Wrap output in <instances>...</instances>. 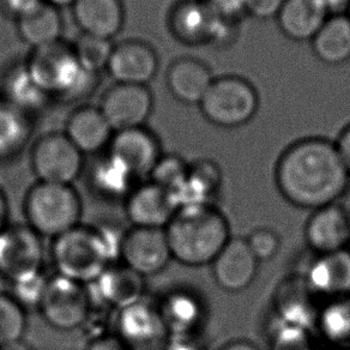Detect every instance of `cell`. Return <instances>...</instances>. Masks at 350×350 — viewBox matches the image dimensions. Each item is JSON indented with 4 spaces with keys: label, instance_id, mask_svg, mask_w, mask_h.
<instances>
[{
    "label": "cell",
    "instance_id": "obj_1",
    "mask_svg": "<svg viewBox=\"0 0 350 350\" xmlns=\"http://www.w3.org/2000/svg\"><path fill=\"white\" fill-rule=\"evenodd\" d=\"M275 181L288 203L301 209L335 204L350 184L335 142L321 137L293 143L280 156Z\"/></svg>",
    "mask_w": 350,
    "mask_h": 350
},
{
    "label": "cell",
    "instance_id": "obj_2",
    "mask_svg": "<svg viewBox=\"0 0 350 350\" xmlns=\"http://www.w3.org/2000/svg\"><path fill=\"white\" fill-rule=\"evenodd\" d=\"M124 232L108 226L78 224L52 240L51 258L60 276L89 286L119 262Z\"/></svg>",
    "mask_w": 350,
    "mask_h": 350
},
{
    "label": "cell",
    "instance_id": "obj_3",
    "mask_svg": "<svg viewBox=\"0 0 350 350\" xmlns=\"http://www.w3.org/2000/svg\"><path fill=\"white\" fill-rule=\"evenodd\" d=\"M165 232L172 258L191 268L210 265L232 238L228 219L215 204L180 206Z\"/></svg>",
    "mask_w": 350,
    "mask_h": 350
},
{
    "label": "cell",
    "instance_id": "obj_4",
    "mask_svg": "<svg viewBox=\"0 0 350 350\" xmlns=\"http://www.w3.org/2000/svg\"><path fill=\"white\" fill-rule=\"evenodd\" d=\"M25 66L33 82L49 98L76 100L94 92L96 75L84 71L75 57L72 46L62 40L34 49Z\"/></svg>",
    "mask_w": 350,
    "mask_h": 350
},
{
    "label": "cell",
    "instance_id": "obj_5",
    "mask_svg": "<svg viewBox=\"0 0 350 350\" xmlns=\"http://www.w3.org/2000/svg\"><path fill=\"white\" fill-rule=\"evenodd\" d=\"M23 214L41 238L53 240L81 224L82 198L72 185L36 181L25 193Z\"/></svg>",
    "mask_w": 350,
    "mask_h": 350
},
{
    "label": "cell",
    "instance_id": "obj_6",
    "mask_svg": "<svg viewBox=\"0 0 350 350\" xmlns=\"http://www.w3.org/2000/svg\"><path fill=\"white\" fill-rule=\"evenodd\" d=\"M200 108L210 124L233 130L246 125L257 114L259 95L246 78L227 75L215 78Z\"/></svg>",
    "mask_w": 350,
    "mask_h": 350
},
{
    "label": "cell",
    "instance_id": "obj_7",
    "mask_svg": "<svg viewBox=\"0 0 350 350\" xmlns=\"http://www.w3.org/2000/svg\"><path fill=\"white\" fill-rule=\"evenodd\" d=\"M168 25L175 39L189 46L228 44L235 31V23L222 18L208 0H179Z\"/></svg>",
    "mask_w": 350,
    "mask_h": 350
},
{
    "label": "cell",
    "instance_id": "obj_8",
    "mask_svg": "<svg viewBox=\"0 0 350 350\" xmlns=\"http://www.w3.org/2000/svg\"><path fill=\"white\" fill-rule=\"evenodd\" d=\"M92 308L87 286L55 273L47 280L38 311L54 330L70 332L85 325Z\"/></svg>",
    "mask_w": 350,
    "mask_h": 350
},
{
    "label": "cell",
    "instance_id": "obj_9",
    "mask_svg": "<svg viewBox=\"0 0 350 350\" xmlns=\"http://www.w3.org/2000/svg\"><path fill=\"white\" fill-rule=\"evenodd\" d=\"M42 238L27 224H8L0 232V276L10 284L44 273Z\"/></svg>",
    "mask_w": 350,
    "mask_h": 350
},
{
    "label": "cell",
    "instance_id": "obj_10",
    "mask_svg": "<svg viewBox=\"0 0 350 350\" xmlns=\"http://www.w3.org/2000/svg\"><path fill=\"white\" fill-rule=\"evenodd\" d=\"M30 167L38 181L72 185L84 170V155L64 132H51L35 142Z\"/></svg>",
    "mask_w": 350,
    "mask_h": 350
},
{
    "label": "cell",
    "instance_id": "obj_11",
    "mask_svg": "<svg viewBox=\"0 0 350 350\" xmlns=\"http://www.w3.org/2000/svg\"><path fill=\"white\" fill-rule=\"evenodd\" d=\"M113 325L129 350H163L170 338L157 305L144 299L118 311Z\"/></svg>",
    "mask_w": 350,
    "mask_h": 350
},
{
    "label": "cell",
    "instance_id": "obj_12",
    "mask_svg": "<svg viewBox=\"0 0 350 350\" xmlns=\"http://www.w3.org/2000/svg\"><path fill=\"white\" fill-rule=\"evenodd\" d=\"M173 260L165 229L131 227L120 243L119 262L143 278L162 273Z\"/></svg>",
    "mask_w": 350,
    "mask_h": 350
},
{
    "label": "cell",
    "instance_id": "obj_13",
    "mask_svg": "<svg viewBox=\"0 0 350 350\" xmlns=\"http://www.w3.org/2000/svg\"><path fill=\"white\" fill-rule=\"evenodd\" d=\"M152 108L154 98L146 85L116 83L103 94L100 111L118 132L144 126Z\"/></svg>",
    "mask_w": 350,
    "mask_h": 350
},
{
    "label": "cell",
    "instance_id": "obj_14",
    "mask_svg": "<svg viewBox=\"0 0 350 350\" xmlns=\"http://www.w3.org/2000/svg\"><path fill=\"white\" fill-rule=\"evenodd\" d=\"M124 203V213L131 227L165 229L179 209L170 192L151 181H142Z\"/></svg>",
    "mask_w": 350,
    "mask_h": 350
},
{
    "label": "cell",
    "instance_id": "obj_15",
    "mask_svg": "<svg viewBox=\"0 0 350 350\" xmlns=\"http://www.w3.org/2000/svg\"><path fill=\"white\" fill-rule=\"evenodd\" d=\"M107 154L139 181L149 179L163 155L159 138L144 126L114 132Z\"/></svg>",
    "mask_w": 350,
    "mask_h": 350
},
{
    "label": "cell",
    "instance_id": "obj_16",
    "mask_svg": "<svg viewBox=\"0 0 350 350\" xmlns=\"http://www.w3.org/2000/svg\"><path fill=\"white\" fill-rule=\"evenodd\" d=\"M146 280L122 262H116L87 287L94 306L118 312L144 299Z\"/></svg>",
    "mask_w": 350,
    "mask_h": 350
},
{
    "label": "cell",
    "instance_id": "obj_17",
    "mask_svg": "<svg viewBox=\"0 0 350 350\" xmlns=\"http://www.w3.org/2000/svg\"><path fill=\"white\" fill-rule=\"evenodd\" d=\"M259 264L246 239L230 238L210 265L215 282L221 289L239 293L252 284Z\"/></svg>",
    "mask_w": 350,
    "mask_h": 350
},
{
    "label": "cell",
    "instance_id": "obj_18",
    "mask_svg": "<svg viewBox=\"0 0 350 350\" xmlns=\"http://www.w3.org/2000/svg\"><path fill=\"white\" fill-rule=\"evenodd\" d=\"M159 70V57L150 44L129 40L114 46L108 63L109 76L120 84L146 85Z\"/></svg>",
    "mask_w": 350,
    "mask_h": 350
},
{
    "label": "cell",
    "instance_id": "obj_19",
    "mask_svg": "<svg viewBox=\"0 0 350 350\" xmlns=\"http://www.w3.org/2000/svg\"><path fill=\"white\" fill-rule=\"evenodd\" d=\"M305 240L317 256L349 248L350 222L340 204L313 210L305 226Z\"/></svg>",
    "mask_w": 350,
    "mask_h": 350
},
{
    "label": "cell",
    "instance_id": "obj_20",
    "mask_svg": "<svg viewBox=\"0 0 350 350\" xmlns=\"http://www.w3.org/2000/svg\"><path fill=\"white\" fill-rule=\"evenodd\" d=\"M305 283L311 293L330 300L350 295V248L317 256Z\"/></svg>",
    "mask_w": 350,
    "mask_h": 350
},
{
    "label": "cell",
    "instance_id": "obj_21",
    "mask_svg": "<svg viewBox=\"0 0 350 350\" xmlns=\"http://www.w3.org/2000/svg\"><path fill=\"white\" fill-rule=\"evenodd\" d=\"M83 155H95L111 144L114 131L100 108L84 106L68 117L64 132Z\"/></svg>",
    "mask_w": 350,
    "mask_h": 350
},
{
    "label": "cell",
    "instance_id": "obj_22",
    "mask_svg": "<svg viewBox=\"0 0 350 350\" xmlns=\"http://www.w3.org/2000/svg\"><path fill=\"white\" fill-rule=\"evenodd\" d=\"M72 12L82 34L103 39L117 36L125 21L122 0H77Z\"/></svg>",
    "mask_w": 350,
    "mask_h": 350
},
{
    "label": "cell",
    "instance_id": "obj_23",
    "mask_svg": "<svg viewBox=\"0 0 350 350\" xmlns=\"http://www.w3.org/2000/svg\"><path fill=\"white\" fill-rule=\"evenodd\" d=\"M329 17L321 0H286L276 20L287 39L311 42Z\"/></svg>",
    "mask_w": 350,
    "mask_h": 350
},
{
    "label": "cell",
    "instance_id": "obj_24",
    "mask_svg": "<svg viewBox=\"0 0 350 350\" xmlns=\"http://www.w3.org/2000/svg\"><path fill=\"white\" fill-rule=\"evenodd\" d=\"M165 79L170 94L178 101L200 106L215 77L202 60L180 58L170 64Z\"/></svg>",
    "mask_w": 350,
    "mask_h": 350
},
{
    "label": "cell",
    "instance_id": "obj_25",
    "mask_svg": "<svg viewBox=\"0 0 350 350\" xmlns=\"http://www.w3.org/2000/svg\"><path fill=\"white\" fill-rule=\"evenodd\" d=\"M87 183L88 189L98 198L108 202H124L142 181L107 154L89 168Z\"/></svg>",
    "mask_w": 350,
    "mask_h": 350
},
{
    "label": "cell",
    "instance_id": "obj_26",
    "mask_svg": "<svg viewBox=\"0 0 350 350\" xmlns=\"http://www.w3.org/2000/svg\"><path fill=\"white\" fill-rule=\"evenodd\" d=\"M156 305L170 336L195 335L203 321L202 302L187 291L170 292Z\"/></svg>",
    "mask_w": 350,
    "mask_h": 350
},
{
    "label": "cell",
    "instance_id": "obj_27",
    "mask_svg": "<svg viewBox=\"0 0 350 350\" xmlns=\"http://www.w3.org/2000/svg\"><path fill=\"white\" fill-rule=\"evenodd\" d=\"M17 30L25 44L34 49H41L62 40L63 18L59 9L42 1L17 20Z\"/></svg>",
    "mask_w": 350,
    "mask_h": 350
},
{
    "label": "cell",
    "instance_id": "obj_28",
    "mask_svg": "<svg viewBox=\"0 0 350 350\" xmlns=\"http://www.w3.org/2000/svg\"><path fill=\"white\" fill-rule=\"evenodd\" d=\"M317 58L326 65H343L350 60V20L347 15L330 16L312 40Z\"/></svg>",
    "mask_w": 350,
    "mask_h": 350
},
{
    "label": "cell",
    "instance_id": "obj_29",
    "mask_svg": "<svg viewBox=\"0 0 350 350\" xmlns=\"http://www.w3.org/2000/svg\"><path fill=\"white\" fill-rule=\"evenodd\" d=\"M221 184V170L214 161H197L190 165L189 179L178 197L179 208L184 205L214 204L213 198L217 195Z\"/></svg>",
    "mask_w": 350,
    "mask_h": 350
},
{
    "label": "cell",
    "instance_id": "obj_30",
    "mask_svg": "<svg viewBox=\"0 0 350 350\" xmlns=\"http://www.w3.org/2000/svg\"><path fill=\"white\" fill-rule=\"evenodd\" d=\"M317 326L331 345L350 349V295L332 299L318 313Z\"/></svg>",
    "mask_w": 350,
    "mask_h": 350
},
{
    "label": "cell",
    "instance_id": "obj_31",
    "mask_svg": "<svg viewBox=\"0 0 350 350\" xmlns=\"http://www.w3.org/2000/svg\"><path fill=\"white\" fill-rule=\"evenodd\" d=\"M27 325L25 307L10 293L0 292V349L22 342Z\"/></svg>",
    "mask_w": 350,
    "mask_h": 350
},
{
    "label": "cell",
    "instance_id": "obj_32",
    "mask_svg": "<svg viewBox=\"0 0 350 350\" xmlns=\"http://www.w3.org/2000/svg\"><path fill=\"white\" fill-rule=\"evenodd\" d=\"M113 49L111 40L87 34L81 35L72 44L73 53L79 66L93 75L107 70Z\"/></svg>",
    "mask_w": 350,
    "mask_h": 350
},
{
    "label": "cell",
    "instance_id": "obj_33",
    "mask_svg": "<svg viewBox=\"0 0 350 350\" xmlns=\"http://www.w3.org/2000/svg\"><path fill=\"white\" fill-rule=\"evenodd\" d=\"M189 173L190 165L183 157L178 155H162L151 172L149 181L168 191L178 200V197L187 183Z\"/></svg>",
    "mask_w": 350,
    "mask_h": 350
},
{
    "label": "cell",
    "instance_id": "obj_34",
    "mask_svg": "<svg viewBox=\"0 0 350 350\" xmlns=\"http://www.w3.org/2000/svg\"><path fill=\"white\" fill-rule=\"evenodd\" d=\"M6 93L16 109L36 108L42 105L46 98H49V96L33 82L25 66L18 68L11 73L6 83Z\"/></svg>",
    "mask_w": 350,
    "mask_h": 350
},
{
    "label": "cell",
    "instance_id": "obj_35",
    "mask_svg": "<svg viewBox=\"0 0 350 350\" xmlns=\"http://www.w3.org/2000/svg\"><path fill=\"white\" fill-rule=\"evenodd\" d=\"M245 239L259 262H269L276 257L282 243L278 232L269 227L253 229Z\"/></svg>",
    "mask_w": 350,
    "mask_h": 350
},
{
    "label": "cell",
    "instance_id": "obj_36",
    "mask_svg": "<svg viewBox=\"0 0 350 350\" xmlns=\"http://www.w3.org/2000/svg\"><path fill=\"white\" fill-rule=\"evenodd\" d=\"M273 350H312L307 329L281 321L273 332Z\"/></svg>",
    "mask_w": 350,
    "mask_h": 350
},
{
    "label": "cell",
    "instance_id": "obj_37",
    "mask_svg": "<svg viewBox=\"0 0 350 350\" xmlns=\"http://www.w3.org/2000/svg\"><path fill=\"white\" fill-rule=\"evenodd\" d=\"M49 278L41 273L36 278H30L23 282L14 283L11 284L10 294L15 297L17 301L20 302L25 310L29 307L39 306L41 297L44 294V287Z\"/></svg>",
    "mask_w": 350,
    "mask_h": 350
},
{
    "label": "cell",
    "instance_id": "obj_38",
    "mask_svg": "<svg viewBox=\"0 0 350 350\" xmlns=\"http://www.w3.org/2000/svg\"><path fill=\"white\" fill-rule=\"evenodd\" d=\"M217 14L224 20L237 23L247 15L248 0H208Z\"/></svg>",
    "mask_w": 350,
    "mask_h": 350
},
{
    "label": "cell",
    "instance_id": "obj_39",
    "mask_svg": "<svg viewBox=\"0 0 350 350\" xmlns=\"http://www.w3.org/2000/svg\"><path fill=\"white\" fill-rule=\"evenodd\" d=\"M286 0H248L247 15L256 20L276 18Z\"/></svg>",
    "mask_w": 350,
    "mask_h": 350
},
{
    "label": "cell",
    "instance_id": "obj_40",
    "mask_svg": "<svg viewBox=\"0 0 350 350\" xmlns=\"http://www.w3.org/2000/svg\"><path fill=\"white\" fill-rule=\"evenodd\" d=\"M42 1L44 0H0V4L8 15L14 16L16 20H18L22 16L34 10Z\"/></svg>",
    "mask_w": 350,
    "mask_h": 350
},
{
    "label": "cell",
    "instance_id": "obj_41",
    "mask_svg": "<svg viewBox=\"0 0 350 350\" xmlns=\"http://www.w3.org/2000/svg\"><path fill=\"white\" fill-rule=\"evenodd\" d=\"M163 350H205L196 335L170 336Z\"/></svg>",
    "mask_w": 350,
    "mask_h": 350
},
{
    "label": "cell",
    "instance_id": "obj_42",
    "mask_svg": "<svg viewBox=\"0 0 350 350\" xmlns=\"http://www.w3.org/2000/svg\"><path fill=\"white\" fill-rule=\"evenodd\" d=\"M85 350H129L126 345L118 338V336L113 334L98 336L92 338L88 343Z\"/></svg>",
    "mask_w": 350,
    "mask_h": 350
},
{
    "label": "cell",
    "instance_id": "obj_43",
    "mask_svg": "<svg viewBox=\"0 0 350 350\" xmlns=\"http://www.w3.org/2000/svg\"><path fill=\"white\" fill-rule=\"evenodd\" d=\"M335 143L337 150L340 152V159L343 161L345 168L350 175V124L342 130L338 139Z\"/></svg>",
    "mask_w": 350,
    "mask_h": 350
},
{
    "label": "cell",
    "instance_id": "obj_44",
    "mask_svg": "<svg viewBox=\"0 0 350 350\" xmlns=\"http://www.w3.org/2000/svg\"><path fill=\"white\" fill-rule=\"evenodd\" d=\"M330 16L345 15L349 9L350 0H321Z\"/></svg>",
    "mask_w": 350,
    "mask_h": 350
},
{
    "label": "cell",
    "instance_id": "obj_45",
    "mask_svg": "<svg viewBox=\"0 0 350 350\" xmlns=\"http://www.w3.org/2000/svg\"><path fill=\"white\" fill-rule=\"evenodd\" d=\"M9 215H10V208H9L8 197L4 190L0 187V232L9 224Z\"/></svg>",
    "mask_w": 350,
    "mask_h": 350
},
{
    "label": "cell",
    "instance_id": "obj_46",
    "mask_svg": "<svg viewBox=\"0 0 350 350\" xmlns=\"http://www.w3.org/2000/svg\"><path fill=\"white\" fill-rule=\"evenodd\" d=\"M217 350H260L257 345L246 340H232L229 343L222 345Z\"/></svg>",
    "mask_w": 350,
    "mask_h": 350
},
{
    "label": "cell",
    "instance_id": "obj_47",
    "mask_svg": "<svg viewBox=\"0 0 350 350\" xmlns=\"http://www.w3.org/2000/svg\"><path fill=\"white\" fill-rule=\"evenodd\" d=\"M340 200H342L340 206L345 210V215H347V217H348L350 222V184L349 186H348V189L345 190V195H343V197H342Z\"/></svg>",
    "mask_w": 350,
    "mask_h": 350
},
{
    "label": "cell",
    "instance_id": "obj_48",
    "mask_svg": "<svg viewBox=\"0 0 350 350\" xmlns=\"http://www.w3.org/2000/svg\"><path fill=\"white\" fill-rule=\"evenodd\" d=\"M49 5L54 6L57 9L60 8H66V6H72L77 0H44Z\"/></svg>",
    "mask_w": 350,
    "mask_h": 350
},
{
    "label": "cell",
    "instance_id": "obj_49",
    "mask_svg": "<svg viewBox=\"0 0 350 350\" xmlns=\"http://www.w3.org/2000/svg\"><path fill=\"white\" fill-rule=\"evenodd\" d=\"M345 15L348 16V18L350 20V5L349 9H348V11H347V14H345Z\"/></svg>",
    "mask_w": 350,
    "mask_h": 350
},
{
    "label": "cell",
    "instance_id": "obj_50",
    "mask_svg": "<svg viewBox=\"0 0 350 350\" xmlns=\"http://www.w3.org/2000/svg\"><path fill=\"white\" fill-rule=\"evenodd\" d=\"M348 350H350V349H348Z\"/></svg>",
    "mask_w": 350,
    "mask_h": 350
},
{
    "label": "cell",
    "instance_id": "obj_51",
    "mask_svg": "<svg viewBox=\"0 0 350 350\" xmlns=\"http://www.w3.org/2000/svg\"><path fill=\"white\" fill-rule=\"evenodd\" d=\"M349 246H350V245H349Z\"/></svg>",
    "mask_w": 350,
    "mask_h": 350
}]
</instances>
